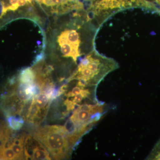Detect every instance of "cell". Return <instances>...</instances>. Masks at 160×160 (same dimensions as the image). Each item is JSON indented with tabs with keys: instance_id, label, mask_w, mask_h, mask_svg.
Segmentation results:
<instances>
[{
	"instance_id": "cell-2",
	"label": "cell",
	"mask_w": 160,
	"mask_h": 160,
	"mask_svg": "<svg viewBox=\"0 0 160 160\" xmlns=\"http://www.w3.org/2000/svg\"><path fill=\"white\" fill-rule=\"evenodd\" d=\"M119 68L113 59L100 54L95 49L80 59L78 65L68 79L82 81L89 86H97L106 76Z\"/></svg>"
},
{
	"instance_id": "cell-9",
	"label": "cell",
	"mask_w": 160,
	"mask_h": 160,
	"mask_svg": "<svg viewBox=\"0 0 160 160\" xmlns=\"http://www.w3.org/2000/svg\"><path fill=\"white\" fill-rule=\"evenodd\" d=\"M7 124L10 129L15 131L20 130L23 127L25 120L20 115H11L6 118Z\"/></svg>"
},
{
	"instance_id": "cell-11",
	"label": "cell",
	"mask_w": 160,
	"mask_h": 160,
	"mask_svg": "<svg viewBox=\"0 0 160 160\" xmlns=\"http://www.w3.org/2000/svg\"><path fill=\"white\" fill-rule=\"evenodd\" d=\"M146 160H160V138L150 152Z\"/></svg>"
},
{
	"instance_id": "cell-6",
	"label": "cell",
	"mask_w": 160,
	"mask_h": 160,
	"mask_svg": "<svg viewBox=\"0 0 160 160\" xmlns=\"http://www.w3.org/2000/svg\"><path fill=\"white\" fill-rule=\"evenodd\" d=\"M26 134L20 133L15 136L12 145L10 148L13 150L17 157L18 160L25 159L24 154V146Z\"/></svg>"
},
{
	"instance_id": "cell-4",
	"label": "cell",
	"mask_w": 160,
	"mask_h": 160,
	"mask_svg": "<svg viewBox=\"0 0 160 160\" xmlns=\"http://www.w3.org/2000/svg\"><path fill=\"white\" fill-rule=\"evenodd\" d=\"M33 134L45 146L54 160L69 158L78 146L64 126L52 125L40 127Z\"/></svg>"
},
{
	"instance_id": "cell-7",
	"label": "cell",
	"mask_w": 160,
	"mask_h": 160,
	"mask_svg": "<svg viewBox=\"0 0 160 160\" xmlns=\"http://www.w3.org/2000/svg\"><path fill=\"white\" fill-rule=\"evenodd\" d=\"M36 79V74L34 69L29 67L22 69L18 77L19 82L22 84H32L35 82Z\"/></svg>"
},
{
	"instance_id": "cell-12",
	"label": "cell",
	"mask_w": 160,
	"mask_h": 160,
	"mask_svg": "<svg viewBox=\"0 0 160 160\" xmlns=\"http://www.w3.org/2000/svg\"><path fill=\"white\" fill-rule=\"evenodd\" d=\"M147 2L151 3L159 8L158 6L160 7V0H146Z\"/></svg>"
},
{
	"instance_id": "cell-5",
	"label": "cell",
	"mask_w": 160,
	"mask_h": 160,
	"mask_svg": "<svg viewBox=\"0 0 160 160\" xmlns=\"http://www.w3.org/2000/svg\"><path fill=\"white\" fill-rule=\"evenodd\" d=\"M24 158L26 160H51L50 153L45 146L33 134L26 135L24 146Z\"/></svg>"
},
{
	"instance_id": "cell-1",
	"label": "cell",
	"mask_w": 160,
	"mask_h": 160,
	"mask_svg": "<svg viewBox=\"0 0 160 160\" xmlns=\"http://www.w3.org/2000/svg\"><path fill=\"white\" fill-rule=\"evenodd\" d=\"M75 18L56 29L53 34L52 47L60 57L71 59L77 64L78 59L88 54L94 48V40L98 29L82 14L76 12Z\"/></svg>"
},
{
	"instance_id": "cell-8",
	"label": "cell",
	"mask_w": 160,
	"mask_h": 160,
	"mask_svg": "<svg viewBox=\"0 0 160 160\" xmlns=\"http://www.w3.org/2000/svg\"><path fill=\"white\" fill-rule=\"evenodd\" d=\"M15 135L7 123L0 120V149L3 148L5 143Z\"/></svg>"
},
{
	"instance_id": "cell-3",
	"label": "cell",
	"mask_w": 160,
	"mask_h": 160,
	"mask_svg": "<svg viewBox=\"0 0 160 160\" xmlns=\"http://www.w3.org/2000/svg\"><path fill=\"white\" fill-rule=\"evenodd\" d=\"M141 8L160 15V9L146 0H92L86 11V19L97 29L118 12Z\"/></svg>"
},
{
	"instance_id": "cell-10",
	"label": "cell",
	"mask_w": 160,
	"mask_h": 160,
	"mask_svg": "<svg viewBox=\"0 0 160 160\" xmlns=\"http://www.w3.org/2000/svg\"><path fill=\"white\" fill-rule=\"evenodd\" d=\"M0 160H18L17 157L11 148L0 149Z\"/></svg>"
}]
</instances>
